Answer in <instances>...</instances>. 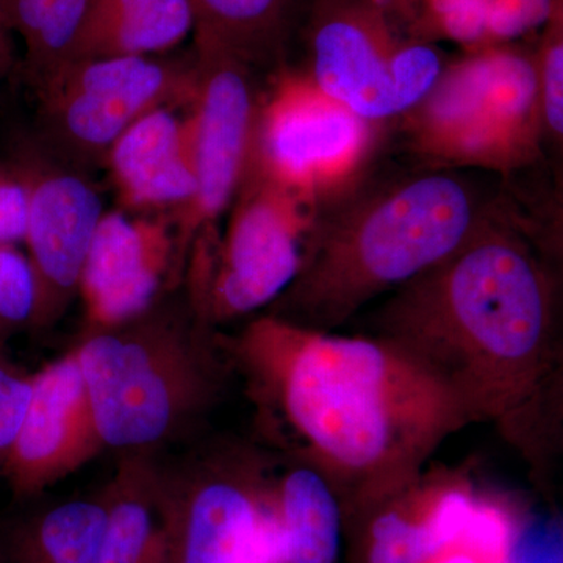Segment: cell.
<instances>
[{"instance_id":"obj_4","label":"cell","mask_w":563,"mask_h":563,"mask_svg":"<svg viewBox=\"0 0 563 563\" xmlns=\"http://www.w3.org/2000/svg\"><path fill=\"white\" fill-rule=\"evenodd\" d=\"M103 446L147 453L176 439L220 401L233 373L220 331L187 292L166 295L135 320L74 346Z\"/></svg>"},{"instance_id":"obj_30","label":"cell","mask_w":563,"mask_h":563,"mask_svg":"<svg viewBox=\"0 0 563 563\" xmlns=\"http://www.w3.org/2000/svg\"><path fill=\"white\" fill-rule=\"evenodd\" d=\"M16 66V54H14V35L7 27L5 22L0 18V84L9 79Z\"/></svg>"},{"instance_id":"obj_3","label":"cell","mask_w":563,"mask_h":563,"mask_svg":"<svg viewBox=\"0 0 563 563\" xmlns=\"http://www.w3.org/2000/svg\"><path fill=\"white\" fill-rule=\"evenodd\" d=\"M503 201V177L420 165L385 141L373 165L318 209L298 276L265 312L314 331H346L459 250Z\"/></svg>"},{"instance_id":"obj_22","label":"cell","mask_w":563,"mask_h":563,"mask_svg":"<svg viewBox=\"0 0 563 563\" xmlns=\"http://www.w3.org/2000/svg\"><path fill=\"white\" fill-rule=\"evenodd\" d=\"M499 435L543 492L563 487V355Z\"/></svg>"},{"instance_id":"obj_15","label":"cell","mask_w":563,"mask_h":563,"mask_svg":"<svg viewBox=\"0 0 563 563\" xmlns=\"http://www.w3.org/2000/svg\"><path fill=\"white\" fill-rule=\"evenodd\" d=\"M102 169L118 209L179 213L196 195L188 106H163L133 122L110 147Z\"/></svg>"},{"instance_id":"obj_11","label":"cell","mask_w":563,"mask_h":563,"mask_svg":"<svg viewBox=\"0 0 563 563\" xmlns=\"http://www.w3.org/2000/svg\"><path fill=\"white\" fill-rule=\"evenodd\" d=\"M299 66L313 84L374 124L388 128L428 95L446 63L422 41L393 44L365 18L320 13Z\"/></svg>"},{"instance_id":"obj_31","label":"cell","mask_w":563,"mask_h":563,"mask_svg":"<svg viewBox=\"0 0 563 563\" xmlns=\"http://www.w3.org/2000/svg\"><path fill=\"white\" fill-rule=\"evenodd\" d=\"M429 563H484L476 555L468 553L463 548L454 547L450 550L443 551L442 554L437 555Z\"/></svg>"},{"instance_id":"obj_21","label":"cell","mask_w":563,"mask_h":563,"mask_svg":"<svg viewBox=\"0 0 563 563\" xmlns=\"http://www.w3.org/2000/svg\"><path fill=\"white\" fill-rule=\"evenodd\" d=\"M91 0H0V18L24 46L22 74L36 90L73 58Z\"/></svg>"},{"instance_id":"obj_8","label":"cell","mask_w":563,"mask_h":563,"mask_svg":"<svg viewBox=\"0 0 563 563\" xmlns=\"http://www.w3.org/2000/svg\"><path fill=\"white\" fill-rule=\"evenodd\" d=\"M385 141L387 128L285 66L263 85L247 165L320 209L373 165Z\"/></svg>"},{"instance_id":"obj_10","label":"cell","mask_w":563,"mask_h":563,"mask_svg":"<svg viewBox=\"0 0 563 563\" xmlns=\"http://www.w3.org/2000/svg\"><path fill=\"white\" fill-rule=\"evenodd\" d=\"M195 91L188 106L196 195L172 220L181 255L217 231L239 191L250 161L255 111L266 76L232 52L192 44Z\"/></svg>"},{"instance_id":"obj_32","label":"cell","mask_w":563,"mask_h":563,"mask_svg":"<svg viewBox=\"0 0 563 563\" xmlns=\"http://www.w3.org/2000/svg\"><path fill=\"white\" fill-rule=\"evenodd\" d=\"M150 563H165V547H163V551L157 558L152 559Z\"/></svg>"},{"instance_id":"obj_27","label":"cell","mask_w":563,"mask_h":563,"mask_svg":"<svg viewBox=\"0 0 563 563\" xmlns=\"http://www.w3.org/2000/svg\"><path fill=\"white\" fill-rule=\"evenodd\" d=\"M433 24L446 38L465 46H492L485 0H429Z\"/></svg>"},{"instance_id":"obj_29","label":"cell","mask_w":563,"mask_h":563,"mask_svg":"<svg viewBox=\"0 0 563 563\" xmlns=\"http://www.w3.org/2000/svg\"><path fill=\"white\" fill-rule=\"evenodd\" d=\"M507 563H563V533L539 526L520 529L510 544Z\"/></svg>"},{"instance_id":"obj_12","label":"cell","mask_w":563,"mask_h":563,"mask_svg":"<svg viewBox=\"0 0 563 563\" xmlns=\"http://www.w3.org/2000/svg\"><path fill=\"white\" fill-rule=\"evenodd\" d=\"M13 150L11 166L27 190L22 243L36 279L32 329H47L77 298L81 268L106 207L90 174L57 161L32 135Z\"/></svg>"},{"instance_id":"obj_6","label":"cell","mask_w":563,"mask_h":563,"mask_svg":"<svg viewBox=\"0 0 563 563\" xmlns=\"http://www.w3.org/2000/svg\"><path fill=\"white\" fill-rule=\"evenodd\" d=\"M317 207L246 166L220 235L192 244L184 291L211 328L268 310L301 269Z\"/></svg>"},{"instance_id":"obj_18","label":"cell","mask_w":563,"mask_h":563,"mask_svg":"<svg viewBox=\"0 0 563 563\" xmlns=\"http://www.w3.org/2000/svg\"><path fill=\"white\" fill-rule=\"evenodd\" d=\"M296 0H190L196 43L232 52L263 76L285 68V38Z\"/></svg>"},{"instance_id":"obj_26","label":"cell","mask_w":563,"mask_h":563,"mask_svg":"<svg viewBox=\"0 0 563 563\" xmlns=\"http://www.w3.org/2000/svg\"><path fill=\"white\" fill-rule=\"evenodd\" d=\"M33 376L0 343V474L3 472L32 399Z\"/></svg>"},{"instance_id":"obj_23","label":"cell","mask_w":563,"mask_h":563,"mask_svg":"<svg viewBox=\"0 0 563 563\" xmlns=\"http://www.w3.org/2000/svg\"><path fill=\"white\" fill-rule=\"evenodd\" d=\"M432 474L358 514L372 515L366 563H429L442 548L429 526Z\"/></svg>"},{"instance_id":"obj_16","label":"cell","mask_w":563,"mask_h":563,"mask_svg":"<svg viewBox=\"0 0 563 563\" xmlns=\"http://www.w3.org/2000/svg\"><path fill=\"white\" fill-rule=\"evenodd\" d=\"M191 33L190 0H91L70 60L158 57Z\"/></svg>"},{"instance_id":"obj_19","label":"cell","mask_w":563,"mask_h":563,"mask_svg":"<svg viewBox=\"0 0 563 563\" xmlns=\"http://www.w3.org/2000/svg\"><path fill=\"white\" fill-rule=\"evenodd\" d=\"M107 509L102 495L55 504L10 533V563H103Z\"/></svg>"},{"instance_id":"obj_17","label":"cell","mask_w":563,"mask_h":563,"mask_svg":"<svg viewBox=\"0 0 563 563\" xmlns=\"http://www.w3.org/2000/svg\"><path fill=\"white\" fill-rule=\"evenodd\" d=\"M274 504L284 540L285 563H336L343 507L317 470L284 457L274 477Z\"/></svg>"},{"instance_id":"obj_7","label":"cell","mask_w":563,"mask_h":563,"mask_svg":"<svg viewBox=\"0 0 563 563\" xmlns=\"http://www.w3.org/2000/svg\"><path fill=\"white\" fill-rule=\"evenodd\" d=\"M272 459L224 443L162 473L165 563H285Z\"/></svg>"},{"instance_id":"obj_5","label":"cell","mask_w":563,"mask_h":563,"mask_svg":"<svg viewBox=\"0 0 563 563\" xmlns=\"http://www.w3.org/2000/svg\"><path fill=\"white\" fill-rule=\"evenodd\" d=\"M387 143L432 168L509 177L544 161L536 51L499 46L444 65L428 95L387 128Z\"/></svg>"},{"instance_id":"obj_25","label":"cell","mask_w":563,"mask_h":563,"mask_svg":"<svg viewBox=\"0 0 563 563\" xmlns=\"http://www.w3.org/2000/svg\"><path fill=\"white\" fill-rule=\"evenodd\" d=\"M36 309V279L27 254L18 244H0V343L31 328Z\"/></svg>"},{"instance_id":"obj_20","label":"cell","mask_w":563,"mask_h":563,"mask_svg":"<svg viewBox=\"0 0 563 563\" xmlns=\"http://www.w3.org/2000/svg\"><path fill=\"white\" fill-rule=\"evenodd\" d=\"M507 201L515 218L542 261L555 299L559 358L563 355V158L542 163L504 179Z\"/></svg>"},{"instance_id":"obj_9","label":"cell","mask_w":563,"mask_h":563,"mask_svg":"<svg viewBox=\"0 0 563 563\" xmlns=\"http://www.w3.org/2000/svg\"><path fill=\"white\" fill-rule=\"evenodd\" d=\"M195 58H76L36 88L33 139L81 173L102 169L114 141L151 110L190 106Z\"/></svg>"},{"instance_id":"obj_28","label":"cell","mask_w":563,"mask_h":563,"mask_svg":"<svg viewBox=\"0 0 563 563\" xmlns=\"http://www.w3.org/2000/svg\"><path fill=\"white\" fill-rule=\"evenodd\" d=\"M25 224L27 190L9 162L0 165V244L24 242Z\"/></svg>"},{"instance_id":"obj_2","label":"cell","mask_w":563,"mask_h":563,"mask_svg":"<svg viewBox=\"0 0 563 563\" xmlns=\"http://www.w3.org/2000/svg\"><path fill=\"white\" fill-rule=\"evenodd\" d=\"M346 331L388 344L450 398L466 426L498 433L561 352L553 285L506 188L479 231Z\"/></svg>"},{"instance_id":"obj_13","label":"cell","mask_w":563,"mask_h":563,"mask_svg":"<svg viewBox=\"0 0 563 563\" xmlns=\"http://www.w3.org/2000/svg\"><path fill=\"white\" fill-rule=\"evenodd\" d=\"M185 262L169 214L106 210L81 268V336L147 312L184 279Z\"/></svg>"},{"instance_id":"obj_24","label":"cell","mask_w":563,"mask_h":563,"mask_svg":"<svg viewBox=\"0 0 563 563\" xmlns=\"http://www.w3.org/2000/svg\"><path fill=\"white\" fill-rule=\"evenodd\" d=\"M537 54L542 85L544 158H563V0H553Z\"/></svg>"},{"instance_id":"obj_14","label":"cell","mask_w":563,"mask_h":563,"mask_svg":"<svg viewBox=\"0 0 563 563\" xmlns=\"http://www.w3.org/2000/svg\"><path fill=\"white\" fill-rule=\"evenodd\" d=\"M106 450L76 350L33 376L20 435L0 476L16 498L60 483Z\"/></svg>"},{"instance_id":"obj_1","label":"cell","mask_w":563,"mask_h":563,"mask_svg":"<svg viewBox=\"0 0 563 563\" xmlns=\"http://www.w3.org/2000/svg\"><path fill=\"white\" fill-rule=\"evenodd\" d=\"M258 429L331 484L343 515L417 483L437 451L468 428L453 402L388 344L322 332L263 312L220 332Z\"/></svg>"}]
</instances>
